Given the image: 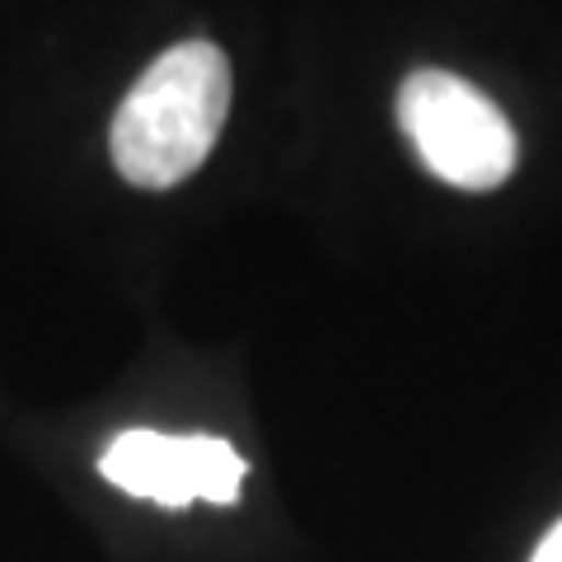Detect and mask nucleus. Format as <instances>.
<instances>
[{"label":"nucleus","mask_w":562,"mask_h":562,"mask_svg":"<svg viewBox=\"0 0 562 562\" xmlns=\"http://www.w3.org/2000/svg\"><path fill=\"white\" fill-rule=\"evenodd\" d=\"M231 113V61L216 43H179L146 66L113 117V165L136 188H173L198 173Z\"/></svg>","instance_id":"1"},{"label":"nucleus","mask_w":562,"mask_h":562,"mask_svg":"<svg viewBox=\"0 0 562 562\" xmlns=\"http://www.w3.org/2000/svg\"><path fill=\"white\" fill-rule=\"evenodd\" d=\"M398 127L436 179L487 192L512 179L516 132L479 85L450 70H413L398 90Z\"/></svg>","instance_id":"2"},{"label":"nucleus","mask_w":562,"mask_h":562,"mask_svg":"<svg viewBox=\"0 0 562 562\" xmlns=\"http://www.w3.org/2000/svg\"><path fill=\"white\" fill-rule=\"evenodd\" d=\"M99 473L127 497L155 502L165 512H179L188 502L231 506L249 464L221 436H169L150 427H132L109 441L99 454Z\"/></svg>","instance_id":"3"},{"label":"nucleus","mask_w":562,"mask_h":562,"mask_svg":"<svg viewBox=\"0 0 562 562\" xmlns=\"http://www.w3.org/2000/svg\"><path fill=\"white\" fill-rule=\"evenodd\" d=\"M530 562H562V520L553 525L549 535H543V543L535 549V558H530Z\"/></svg>","instance_id":"4"}]
</instances>
